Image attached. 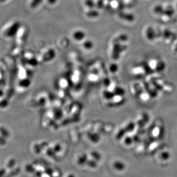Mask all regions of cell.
Masks as SVG:
<instances>
[{
  "mask_svg": "<svg viewBox=\"0 0 177 177\" xmlns=\"http://www.w3.org/2000/svg\"><path fill=\"white\" fill-rule=\"evenodd\" d=\"M21 27V23L20 21H16L8 28L5 34L8 37H13L17 34Z\"/></svg>",
  "mask_w": 177,
  "mask_h": 177,
  "instance_id": "cell-1",
  "label": "cell"
},
{
  "mask_svg": "<svg viewBox=\"0 0 177 177\" xmlns=\"http://www.w3.org/2000/svg\"><path fill=\"white\" fill-rule=\"evenodd\" d=\"M112 165L113 168L119 172H123L126 168L125 163L121 160H116L113 162Z\"/></svg>",
  "mask_w": 177,
  "mask_h": 177,
  "instance_id": "cell-2",
  "label": "cell"
},
{
  "mask_svg": "<svg viewBox=\"0 0 177 177\" xmlns=\"http://www.w3.org/2000/svg\"><path fill=\"white\" fill-rule=\"evenodd\" d=\"M72 37L75 40L77 41H81L85 38L86 33L84 31L77 30L74 31Z\"/></svg>",
  "mask_w": 177,
  "mask_h": 177,
  "instance_id": "cell-3",
  "label": "cell"
},
{
  "mask_svg": "<svg viewBox=\"0 0 177 177\" xmlns=\"http://www.w3.org/2000/svg\"><path fill=\"white\" fill-rule=\"evenodd\" d=\"M86 15L87 17L89 18H96L99 16V12L96 9L93 8L89 9L86 13Z\"/></svg>",
  "mask_w": 177,
  "mask_h": 177,
  "instance_id": "cell-4",
  "label": "cell"
},
{
  "mask_svg": "<svg viewBox=\"0 0 177 177\" xmlns=\"http://www.w3.org/2000/svg\"><path fill=\"white\" fill-rule=\"evenodd\" d=\"M89 160L88 156L86 154H82L79 156L77 159V163L80 166H84L87 164V161Z\"/></svg>",
  "mask_w": 177,
  "mask_h": 177,
  "instance_id": "cell-5",
  "label": "cell"
},
{
  "mask_svg": "<svg viewBox=\"0 0 177 177\" xmlns=\"http://www.w3.org/2000/svg\"><path fill=\"white\" fill-rule=\"evenodd\" d=\"M43 0H31L30 4V8L32 9H35L41 5Z\"/></svg>",
  "mask_w": 177,
  "mask_h": 177,
  "instance_id": "cell-6",
  "label": "cell"
},
{
  "mask_svg": "<svg viewBox=\"0 0 177 177\" xmlns=\"http://www.w3.org/2000/svg\"><path fill=\"white\" fill-rule=\"evenodd\" d=\"M86 165L90 168H96L97 167L98 165V161L94 160L93 159H89L87 162Z\"/></svg>",
  "mask_w": 177,
  "mask_h": 177,
  "instance_id": "cell-7",
  "label": "cell"
},
{
  "mask_svg": "<svg viewBox=\"0 0 177 177\" xmlns=\"http://www.w3.org/2000/svg\"><path fill=\"white\" fill-rule=\"evenodd\" d=\"M84 4L87 8L89 9H93L96 7V4L94 0H85L84 2Z\"/></svg>",
  "mask_w": 177,
  "mask_h": 177,
  "instance_id": "cell-8",
  "label": "cell"
},
{
  "mask_svg": "<svg viewBox=\"0 0 177 177\" xmlns=\"http://www.w3.org/2000/svg\"><path fill=\"white\" fill-rule=\"evenodd\" d=\"M91 156L93 159L97 160V161H100L102 159L101 154L97 151H93L91 152Z\"/></svg>",
  "mask_w": 177,
  "mask_h": 177,
  "instance_id": "cell-9",
  "label": "cell"
},
{
  "mask_svg": "<svg viewBox=\"0 0 177 177\" xmlns=\"http://www.w3.org/2000/svg\"><path fill=\"white\" fill-rule=\"evenodd\" d=\"M170 153L167 151H164L160 153V158L162 160L166 161L169 160V159H170Z\"/></svg>",
  "mask_w": 177,
  "mask_h": 177,
  "instance_id": "cell-10",
  "label": "cell"
},
{
  "mask_svg": "<svg viewBox=\"0 0 177 177\" xmlns=\"http://www.w3.org/2000/svg\"><path fill=\"white\" fill-rule=\"evenodd\" d=\"M25 169V171L28 173H35V171H36L34 167L31 164H28L26 165Z\"/></svg>",
  "mask_w": 177,
  "mask_h": 177,
  "instance_id": "cell-11",
  "label": "cell"
},
{
  "mask_svg": "<svg viewBox=\"0 0 177 177\" xmlns=\"http://www.w3.org/2000/svg\"><path fill=\"white\" fill-rule=\"evenodd\" d=\"M16 163V161L15 159L13 158H11L8 161V163H7V167L8 169H13Z\"/></svg>",
  "mask_w": 177,
  "mask_h": 177,
  "instance_id": "cell-12",
  "label": "cell"
},
{
  "mask_svg": "<svg viewBox=\"0 0 177 177\" xmlns=\"http://www.w3.org/2000/svg\"><path fill=\"white\" fill-rule=\"evenodd\" d=\"M20 172V168L17 167L15 169H12V170L8 174V175L11 176V177H15Z\"/></svg>",
  "mask_w": 177,
  "mask_h": 177,
  "instance_id": "cell-13",
  "label": "cell"
},
{
  "mask_svg": "<svg viewBox=\"0 0 177 177\" xmlns=\"http://www.w3.org/2000/svg\"><path fill=\"white\" fill-rule=\"evenodd\" d=\"M47 155L49 157L51 158H53L55 159L56 157V152H55L53 149L49 148L47 149V152H46Z\"/></svg>",
  "mask_w": 177,
  "mask_h": 177,
  "instance_id": "cell-14",
  "label": "cell"
},
{
  "mask_svg": "<svg viewBox=\"0 0 177 177\" xmlns=\"http://www.w3.org/2000/svg\"><path fill=\"white\" fill-rule=\"evenodd\" d=\"M84 46L86 49L92 48L93 46V43L90 40H86L84 42Z\"/></svg>",
  "mask_w": 177,
  "mask_h": 177,
  "instance_id": "cell-15",
  "label": "cell"
},
{
  "mask_svg": "<svg viewBox=\"0 0 177 177\" xmlns=\"http://www.w3.org/2000/svg\"><path fill=\"white\" fill-rule=\"evenodd\" d=\"M45 174H46L48 176H51L53 175V174L54 173V171L52 168L51 167H47V168H45L44 170Z\"/></svg>",
  "mask_w": 177,
  "mask_h": 177,
  "instance_id": "cell-16",
  "label": "cell"
},
{
  "mask_svg": "<svg viewBox=\"0 0 177 177\" xmlns=\"http://www.w3.org/2000/svg\"><path fill=\"white\" fill-rule=\"evenodd\" d=\"M6 170L5 168H2L0 171V174H1V177H5L7 175H6Z\"/></svg>",
  "mask_w": 177,
  "mask_h": 177,
  "instance_id": "cell-17",
  "label": "cell"
},
{
  "mask_svg": "<svg viewBox=\"0 0 177 177\" xmlns=\"http://www.w3.org/2000/svg\"><path fill=\"white\" fill-rule=\"evenodd\" d=\"M125 143L127 145H131L133 143V140H132V139L131 138H126L125 140Z\"/></svg>",
  "mask_w": 177,
  "mask_h": 177,
  "instance_id": "cell-18",
  "label": "cell"
},
{
  "mask_svg": "<svg viewBox=\"0 0 177 177\" xmlns=\"http://www.w3.org/2000/svg\"><path fill=\"white\" fill-rule=\"evenodd\" d=\"M34 174L37 177H42L43 172L41 170H37L35 171Z\"/></svg>",
  "mask_w": 177,
  "mask_h": 177,
  "instance_id": "cell-19",
  "label": "cell"
},
{
  "mask_svg": "<svg viewBox=\"0 0 177 177\" xmlns=\"http://www.w3.org/2000/svg\"><path fill=\"white\" fill-rule=\"evenodd\" d=\"M58 0H47V3L50 5H54L56 4Z\"/></svg>",
  "mask_w": 177,
  "mask_h": 177,
  "instance_id": "cell-20",
  "label": "cell"
},
{
  "mask_svg": "<svg viewBox=\"0 0 177 177\" xmlns=\"http://www.w3.org/2000/svg\"><path fill=\"white\" fill-rule=\"evenodd\" d=\"M53 149H54L55 152H56V153H58L59 152H60L61 150V148L60 146L56 145L54 147Z\"/></svg>",
  "mask_w": 177,
  "mask_h": 177,
  "instance_id": "cell-21",
  "label": "cell"
},
{
  "mask_svg": "<svg viewBox=\"0 0 177 177\" xmlns=\"http://www.w3.org/2000/svg\"><path fill=\"white\" fill-rule=\"evenodd\" d=\"M67 177H75L74 174H70L67 176Z\"/></svg>",
  "mask_w": 177,
  "mask_h": 177,
  "instance_id": "cell-22",
  "label": "cell"
},
{
  "mask_svg": "<svg viewBox=\"0 0 177 177\" xmlns=\"http://www.w3.org/2000/svg\"><path fill=\"white\" fill-rule=\"evenodd\" d=\"M0 1H1V2L2 3H3L6 2L8 0H0Z\"/></svg>",
  "mask_w": 177,
  "mask_h": 177,
  "instance_id": "cell-23",
  "label": "cell"
},
{
  "mask_svg": "<svg viewBox=\"0 0 177 177\" xmlns=\"http://www.w3.org/2000/svg\"><path fill=\"white\" fill-rule=\"evenodd\" d=\"M11 177V176H8V175H6V176H5V177Z\"/></svg>",
  "mask_w": 177,
  "mask_h": 177,
  "instance_id": "cell-24",
  "label": "cell"
},
{
  "mask_svg": "<svg viewBox=\"0 0 177 177\" xmlns=\"http://www.w3.org/2000/svg\"><path fill=\"white\" fill-rule=\"evenodd\" d=\"M51 177H53V176H51Z\"/></svg>",
  "mask_w": 177,
  "mask_h": 177,
  "instance_id": "cell-25",
  "label": "cell"
}]
</instances>
